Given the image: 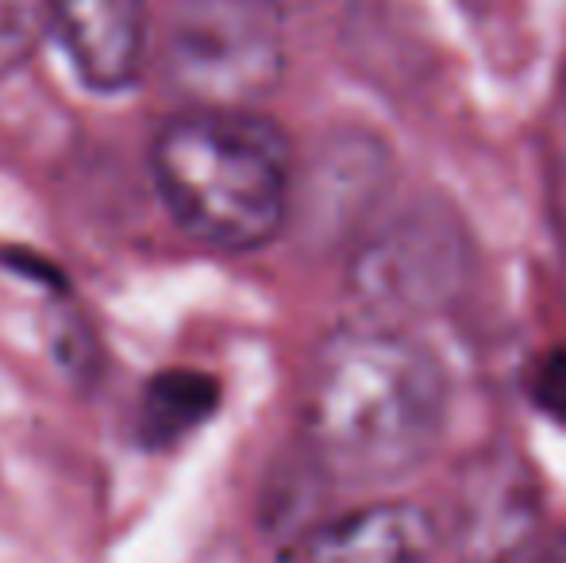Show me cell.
Masks as SVG:
<instances>
[{
	"instance_id": "1",
	"label": "cell",
	"mask_w": 566,
	"mask_h": 563,
	"mask_svg": "<svg viewBox=\"0 0 566 563\" xmlns=\"http://www.w3.org/2000/svg\"><path fill=\"white\" fill-rule=\"evenodd\" d=\"M443 417L440 359L386 321L336 329L308 363V448L343 482L374 487L417 471L440 444Z\"/></svg>"
},
{
	"instance_id": "2",
	"label": "cell",
	"mask_w": 566,
	"mask_h": 563,
	"mask_svg": "<svg viewBox=\"0 0 566 563\" xmlns=\"http://www.w3.org/2000/svg\"><path fill=\"white\" fill-rule=\"evenodd\" d=\"M158 194L197 243L254 251L293 205V147L254 108H186L150 147Z\"/></svg>"
},
{
	"instance_id": "3",
	"label": "cell",
	"mask_w": 566,
	"mask_h": 563,
	"mask_svg": "<svg viewBox=\"0 0 566 563\" xmlns=\"http://www.w3.org/2000/svg\"><path fill=\"white\" fill-rule=\"evenodd\" d=\"M158 70L189 108H254L285 74L274 0H170L158 23Z\"/></svg>"
},
{
	"instance_id": "4",
	"label": "cell",
	"mask_w": 566,
	"mask_h": 563,
	"mask_svg": "<svg viewBox=\"0 0 566 563\" xmlns=\"http://www.w3.org/2000/svg\"><path fill=\"white\" fill-rule=\"evenodd\" d=\"M470 274V248L448 209H405L355 248L350 290L374 321L440 313Z\"/></svg>"
},
{
	"instance_id": "5",
	"label": "cell",
	"mask_w": 566,
	"mask_h": 563,
	"mask_svg": "<svg viewBox=\"0 0 566 563\" xmlns=\"http://www.w3.org/2000/svg\"><path fill=\"white\" fill-rule=\"evenodd\" d=\"M51 28L93 93H124L139 82L150 54L143 0H51Z\"/></svg>"
},
{
	"instance_id": "6",
	"label": "cell",
	"mask_w": 566,
	"mask_h": 563,
	"mask_svg": "<svg viewBox=\"0 0 566 563\" xmlns=\"http://www.w3.org/2000/svg\"><path fill=\"white\" fill-rule=\"evenodd\" d=\"M381 178L386 163L378 147H366L363 139H336L332 147H321L305 178H293L290 217L301 212V225L313 240H336L374 205L386 186Z\"/></svg>"
},
{
	"instance_id": "7",
	"label": "cell",
	"mask_w": 566,
	"mask_h": 563,
	"mask_svg": "<svg viewBox=\"0 0 566 563\" xmlns=\"http://www.w3.org/2000/svg\"><path fill=\"white\" fill-rule=\"evenodd\" d=\"M440 521L412 502H378L324 525L301 563H432Z\"/></svg>"
},
{
	"instance_id": "8",
	"label": "cell",
	"mask_w": 566,
	"mask_h": 563,
	"mask_svg": "<svg viewBox=\"0 0 566 563\" xmlns=\"http://www.w3.org/2000/svg\"><path fill=\"white\" fill-rule=\"evenodd\" d=\"M220 406V386L217 378L201 375V371H163L150 378L139 402V436L150 448H174L186 440L193 428H201L217 414Z\"/></svg>"
},
{
	"instance_id": "9",
	"label": "cell",
	"mask_w": 566,
	"mask_h": 563,
	"mask_svg": "<svg viewBox=\"0 0 566 563\" xmlns=\"http://www.w3.org/2000/svg\"><path fill=\"white\" fill-rule=\"evenodd\" d=\"M51 28L46 0H0V77L15 74Z\"/></svg>"
},
{
	"instance_id": "10",
	"label": "cell",
	"mask_w": 566,
	"mask_h": 563,
	"mask_svg": "<svg viewBox=\"0 0 566 563\" xmlns=\"http://www.w3.org/2000/svg\"><path fill=\"white\" fill-rule=\"evenodd\" d=\"M536 402L555 417H566V355H552L536 371Z\"/></svg>"
},
{
	"instance_id": "11",
	"label": "cell",
	"mask_w": 566,
	"mask_h": 563,
	"mask_svg": "<svg viewBox=\"0 0 566 563\" xmlns=\"http://www.w3.org/2000/svg\"><path fill=\"white\" fill-rule=\"evenodd\" d=\"M532 563H566V533L555 536V541H547L544 549L532 556Z\"/></svg>"
},
{
	"instance_id": "12",
	"label": "cell",
	"mask_w": 566,
	"mask_h": 563,
	"mask_svg": "<svg viewBox=\"0 0 566 563\" xmlns=\"http://www.w3.org/2000/svg\"><path fill=\"white\" fill-rule=\"evenodd\" d=\"M274 4H277V8H282V12H285V8H293V4H308V0H274Z\"/></svg>"
}]
</instances>
